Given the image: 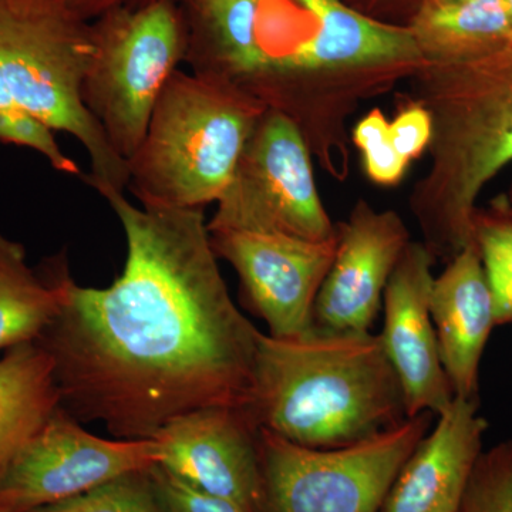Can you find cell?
I'll return each mask as SVG.
<instances>
[{
  "mask_svg": "<svg viewBox=\"0 0 512 512\" xmlns=\"http://www.w3.org/2000/svg\"><path fill=\"white\" fill-rule=\"evenodd\" d=\"M264 111L225 84L178 69L127 161V188L141 207L204 210L227 188Z\"/></svg>",
  "mask_w": 512,
  "mask_h": 512,
  "instance_id": "6",
  "label": "cell"
},
{
  "mask_svg": "<svg viewBox=\"0 0 512 512\" xmlns=\"http://www.w3.org/2000/svg\"><path fill=\"white\" fill-rule=\"evenodd\" d=\"M79 18L92 22L114 9H134L150 5L158 0H64Z\"/></svg>",
  "mask_w": 512,
  "mask_h": 512,
  "instance_id": "27",
  "label": "cell"
},
{
  "mask_svg": "<svg viewBox=\"0 0 512 512\" xmlns=\"http://www.w3.org/2000/svg\"><path fill=\"white\" fill-rule=\"evenodd\" d=\"M247 409L261 429L312 448L352 446L409 419L379 333L315 328L296 339L261 332Z\"/></svg>",
  "mask_w": 512,
  "mask_h": 512,
  "instance_id": "4",
  "label": "cell"
},
{
  "mask_svg": "<svg viewBox=\"0 0 512 512\" xmlns=\"http://www.w3.org/2000/svg\"><path fill=\"white\" fill-rule=\"evenodd\" d=\"M426 62H453L511 42L505 0H424L410 25Z\"/></svg>",
  "mask_w": 512,
  "mask_h": 512,
  "instance_id": "18",
  "label": "cell"
},
{
  "mask_svg": "<svg viewBox=\"0 0 512 512\" xmlns=\"http://www.w3.org/2000/svg\"><path fill=\"white\" fill-rule=\"evenodd\" d=\"M148 474L164 512H248L227 498L202 493L160 466L151 467Z\"/></svg>",
  "mask_w": 512,
  "mask_h": 512,
  "instance_id": "25",
  "label": "cell"
},
{
  "mask_svg": "<svg viewBox=\"0 0 512 512\" xmlns=\"http://www.w3.org/2000/svg\"><path fill=\"white\" fill-rule=\"evenodd\" d=\"M92 26L64 0H0V110L19 109L70 134L90 158L84 177L101 197L124 192L127 161L82 100Z\"/></svg>",
  "mask_w": 512,
  "mask_h": 512,
  "instance_id": "5",
  "label": "cell"
},
{
  "mask_svg": "<svg viewBox=\"0 0 512 512\" xmlns=\"http://www.w3.org/2000/svg\"><path fill=\"white\" fill-rule=\"evenodd\" d=\"M430 313L454 397L480 400V366L495 323L493 293L476 242L434 278Z\"/></svg>",
  "mask_w": 512,
  "mask_h": 512,
  "instance_id": "16",
  "label": "cell"
},
{
  "mask_svg": "<svg viewBox=\"0 0 512 512\" xmlns=\"http://www.w3.org/2000/svg\"><path fill=\"white\" fill-rule=\"evenodd\" d=\"M474 241L493 293L495 323H512V212L503 201L474 214Z\"/></svg>",
  "mask_w": 512,
  "mask_h": 512,
  "instance_id": "20",
  "label": "cell"
},
{
  "mask_svg": "<svg viewBox=\"0 0 512 512\" xmlns=\"http://www.w3.org/2000/svg\"><path fill=\"white\" fill-rule=\"evenodd\" d=\"M158 464L156 440L93 436L62 407L0 470V507L32 512Z\"/></svg>",
  "mask_w": 512,
  "mask_h": 512,
  "instance_id": "10",
  "label": "cell"
},
{
  "mask_svg": "<svg viewBox=\"0 0 512 512\" xmlns=\"http://www.w3.org/2000/svg\"><path fill=\"white\" fill-rule=\"evenodd\" d=\"M0 512H12V511L5 510V508L0 507Z\"/></svg>",
  "mask_w": 512,
  "mask_h": 512,
  "instance_id": "31",
  "label": "cell"
},
{
  "mask_svg": "<svg viewBox=\"0 0 512 512\" xmlns=\"http://www.w3.org/2000/svg\"><path fill=\"white\" fill-rule=\"evenodd\" d=\"M434 2L461 3V2H473V0H434Z\"/></svg>",
  "mask_w": 512,
  "mask_h": 512,
  "instance_id": "29",
  "label": "cell"
},
{
  "mask_svg": "<svg viewBox=\"0 0 512 512\" xmlns=\"http://www.w3.org/2000/svg\"><path fill=\"white\" fill-rule=\"evenodd\" d=\"M508 6V13H510L511 28H512V0H505Z\"/></svg>",
  "mask_w": 512,
  "mask_h": 512,
  "instance_id": "30",
  "label": "cell"
},
{
  "mask_svg": "<svg viewBox=\"0 0 512 512\" xmlns=\"http://www.w3.org/2000/svg\"><path fill=\"white\" fill-rule=\"evenodd\" d=\"M103 198L126 235L123 274L89 288L66 259L45 271L60 309L37 343L52 359L60 407L120 440H153L204 407H248L261 332L229 295L204 210Z\"/></svg>",
  "mask_w": 512,
  "mask_h": 512,
  "instance_id": "1",
  "label": "cell"
},
{
  "mask_svg": "<svg viewBox=\"0 0 512 512\" xmlns=\"http://www.w3.org/2000/svg\"><path fill=\"white\" fill-rule=\"evenodd\" d=\"M218 259L237 272L242 298L268 326L269 336L296 339L313 329V306L328 275L338 235L328 241L218 229L210 231Z\"/></svg>",
  "mask_w": 512,
  "mask_h": 512,
  "instance_id": "11",
  "label": "cell"
},
{
  "mask_svg": "<svg viewBox=\"0 0 512 512\" xmlns=\"http://www.w3.org/2000/svg\"><path fill=\"white\" fill-rule=\"evenodd\" d=\"M60 309L56 285L26 261V249L0 234V350L37 342Z\"/></svg>",
  "mask_w": 512,
  "mask_h": 512,
  "instance_id": "19",
  "label": "cell"
},
{
  "mask_svg": "<svg viewBox=\"0 0 512 512\" xmlns=\"http://www.w3.org/2000/svg\"><path fill=\"white\" fill-rule=\"evenodd\" d=\"M93 55L82 100L123 160L146 137L171 76L185 63L187 26L178 0L114 9L90 22Z\"/></svg>",
  "mask_w": 512,
  "mask_h": 512,
  "instance_id": "7",
  "label": "cell"
},
{
  "mask_svg": "<svg viewBox=\"0 0 512 512\" xmlns=\"http://www.w3.org/2000/svg\"><path fill=\"white\" fill-rule=\"evenodd\" d=\"M390 140L406 163L417 160L429 148L433 123L429 111L416 101L407 104L389 124Z\"/></svg>",
  "mask_w": 512,
  "mask_h": 512,
  "instance_id": "26",
  "label": "cell"
},
{
  "mask_svg": "<svg viewBox=\"0 0 512 512\" xmlns=\"http://www.w3.org/2000/svg\"><path fill=\"white\" fill-rule=\"evenodd\" d=\"M312 158L298 127L281 113L265 110L208 229L271 232L313 242L335 238L338 225L320 198Z\"/></svg>",
  "mask_w": 512,
  "mask_h": 512,
  "instance_id": "9",
  "label": "cell"
},
{
  "mask_svg": "<svg viewBox=\"0 0 512 512\" xmlns=\"http://www.w3.org/2000/svg\"><path fill=\"white\" fill-rule=\"evenodd\" d=\"M480 400L454 397L436 416L387 494L380 512H457L481 454L487 420Z\"/></svg>",
  "mask_w": 512,
  "mask_h": 512,
  "instance_id": "15",
  "label": "cell"
},
{
  "mask_svg": "<svg viewBox=\"0 0 512 512\" xmlns=\"http://www.w3.org/2000/svg\"><path fill=\"white\" fill-rule=\"evenodd\" d=\"M434 414L352 446L312 448L261 429V497L256 512H380L390 488Z\"/></svg>",
  "mask_w": 512,
  "mask_h": 512,
  "instance_id": "8",
  "label": "cell"
},
{
  "mask_svg": "<svg viewBox=\"0 0 512 512\" xmlns=\"http://www.w3.org/2000/svg\"><path fill=\"white\" fill-rule=\"evenodd\" d=\"M32 512H164L148 471L127 474L89 493Z\"/></svg>",
  "mask_w": 512,
  "mask_h": 512,
  "instance_id": "21",
  "label": "cell"
},
{
  "mask_svg": "<svg viewBox=\"0 0 512 512\" xmlns=\"http://www.w3.org/2000/svg\"><path fill=\"white\" fill-rule=\"evenodd\" d=\"M60 407L53 362L37 342L0 359V470Z\"/></svg>",
  "mask_w": 512,
  "mask_h": 512,
  "instance_id": "17",
  "label": "cell"
},
{
  "mask_svg": "<svg viewBox=\"0 0 512 512\" xmlns=\"http://www.w3.org/2000/svg\"><path fill=\"white\" fill-rule=\"evenodd\" d=\"M261 427L247 407L211 406L181 414L158 431V464L202 493L248 512L261 497Z\"/></svg>",
  "mask_w": 512,
  "mask_h": 512,
  "instance_id": "12",
  "label": "cell"
},
{
  "mask_svg": "<svg viewBox=\"0 0 512 512\" xmlns=\"http://www.w3.org/2000/svg\"><path fill=\"white\" fill-rule=\"evenodd\" d=\"M503 202L505 205H507L508 210L512 212V184L510 191H508L507 197L503 198Z\"/></svg>",
  "mask_w": 512,
  "mask_h": 512,
  "instance_id": "28",
  "label": "cell"
},
{
  "mask_svg": "<svg viewBox=\"0 0 512 512\" xmlns=\"http://www.w3.org/2000/svg\"><path fill=\"white\" fill-rule=\"evenodd\" d=\"M389 124L383 111L375 107L352 130V144L362 153L367 177L379 185L399 184L409 167L393 147Z\"/></svg>",
  "mask_w": 512,
  "mask_h": 512,
  "instance_id": "23",
  "label": "cell"
},
{
  "mask_svg": "<svg viewBox=\"0 0 512 512\" xmlns=\"http://www.w3.org/2000/svg\"><path fill=\"white\" fill-rule=\"evenodd\" d=\"M436 261L423 242L410 241L384 289L379 335L402 384L407 417L424 412L439 416L454 399L430 313Z\"/></svg>",
  "mask_w": 512,
  "mask_h": 512,
  "instance_id": "14",
  "label": "cell"
},
{
  "mask_svg": "<svg viewBox=\"0 0 512 512\" xmlns=\"http://www.w3.org/2000/svg\"><path fill=\"white\" fill-rule=\"evenodd\" d=\"M410 241L397 212L357 201L348 220L338 225L335 259L313 306V328L370 332L387 282Z\"/></svg>",
  "mask_w": 512,
  "mask_h": 512,
  "instance_id": "13",
  "label": "cell"
},
{
  "mask_svg": "<svg viewBox=\"0 0 512 512\" xmlns=\"http://www.w3.org/2000/svg\"><path fill=\"white\" fill-rule=\"evenodd\" d=\"M55 133L49 124L28 111L0 110V143L32 148L45 156L56 171L82 175L79 165L60 150Z\"/></svg>",
  "mask_w": 512,
  "mask_h": 512,
  "instance_id": "24",
  "label": "cell"
},
{
  "mask_svg": "<svg viewBox=\"0 0 512 512\" xmlns=\"http://www.w3.org/2000/svg\"><path fill=\"white\" fill-rule=\"evenodd\" d=\"M457 512H512V440L483 451Z\"/></svg>",
  "mask_w": 512,
  "mask_h": 512,
  "instance_id": "22",
  "label": "cell"
},
{
  "mask_svg": "<svg viewBox=\"0 0 512 512\" xmlns=\"http://www.w3.org/2000/svg\"><path fill=\"white\" fill-rule=\"evenodd\" d=\"M191 73L225 84L301 131L336 180L349 175L348 121L426 63L410 26L345 0H178Z\"/></svg>",
  "mask_w": 512,
  "mask_h": 512,
  "instance_id": "2",
  "label": "cell"
},
{
  "mask_svg": "<svg viewBox=\"0 0 512 512\" xmlns=\"http://www.w3.org/2000/svg\"><path fill=\"white\" fill-rule=\"evenodd\" d=\"M412 101L429 111L427 173L409 208L421 242L450 261L474 241L484 188L512 164V40L453 62H426L412 79Z\"/></svg>",
  "mask_w": 512,
  "mask_h": 512,
  "instance_id": "3",
  "label": "cell"
}]
</instances>
